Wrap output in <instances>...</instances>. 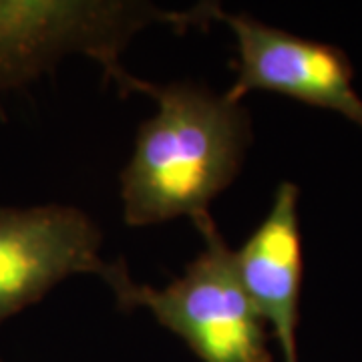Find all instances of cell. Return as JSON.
<instances>
[{"label": "cell", "instance_id": "1", "mask_svg": "<svg viewBox=\"0 0 362 362\" xmlns=\"http://www.w3.org/2000/svg\"><path fill=\"white\" fill-rule=\"evenodd\" d=\"M135 93L156 99L143 121L129 163L121 171L127 226L209 216V204L228 189L252 143V119L242 101L194 83L157 85L139 78Z\"/></svg>", "mask_w": 362, "mask_h": 362}, {"label": "cell", "instance_id": "2", "mask_svg": "<svg viewBox=\"0 0 362 362\" xmlns=\"http://www.w3.org/2000/svg\"><path fill=\"white\" fill-rule=\"evenodd\" d=\"M220 4L165 11L127 0H0V93L23 87L69 54L97 61L121 95L135 93L137 77L121 65L131 39L151 25L185 33L209 26Z\"/></svg>", "mask_w": 362, "mask_h": 362}, {"label": "cell", "instance_id": "3", "mask_svg": "<svg viewBox=\"0 0 362 362\" xmlns=\"http://www.w3.org/2000/svg\"><path fill=\"white\" fill-rule=\"evenodd\" d=\"M204 250L165 288L137 284L123 262H113L105 284L119 308H145L194 350L202 362H274L270 332L247 296L211 216L194 221Z\"/></svg>", "mask_w": 362, "mask_h": 362}, {"label": "cell", "instance_id": "4", "mask_svg": "<svg viewBox=\"0 0 362 362\" xmlns=\"http://www.w3.org/2000/svg\"><path fill=\"white\" fill-rule=\"evenodd\" d=\"M103 235L85 211L49 204L0 207V324L75 274L107 278Z\"/></svg>", "mask_w": 362, "mask_h": 362}, {"label": "cell", "instance_id": "5", "mask_svg": "<svg viewBox=\"0 0 362 362\" xmlns=\"http://www.w3.org/2000/svg\"><path fill=\"white\" fill-rule=\"evenodd\" d=\"M216 21L232 30L238 47V75L226 90L232 99L242 101L254 90L280 93L337 111L362 127V99L352 85L354 71L340 49L264 25L250 14L226 13L221 6Z\"/></svg>", "mask_w": 362, "mask_h": 362}, {"label": "cell", "instance_id": "6", "mask_svg": "<svg viewBox=\"0 0 362 362\" xmlns=\"http://www.w3.org/2000/svg\"><path fill=\"white\" fill-rule=\"evenodd\" d=\"M298 187L282 181L268 216L233 252L235 268L262 322L278 340L284 362H298V322L302 290V235Z\"/></svg>", "mask_w": 362, "mask_h": 362}]
</instances>
